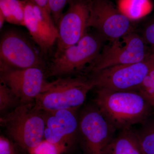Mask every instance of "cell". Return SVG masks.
<instances>
[{
  "label": "cell",
  "mask_w": 154,
  "mask_h": 154,
  "mask_svg": "<svg viewBox=\"0 0 154 154\" xmlns=\"http://www.w3.org/2000/svg\"><path fill=\"white\" fill-rule=\"evenodd\" d=\"M95 105L116 130L130 129L148 116L150 105L137 91L99 88Z\"/></svg>",
  "instance_id": "1"
},
{
  "label": "cell",
  "mask_w": 154,
  "mask_h": 154,
  "mask_svg": "<svg viewBox=\"0 0 154 154\" xmlns=\"http://www.w3.org/2000/svg\"><path fill=\"white\" fill-rule=\"evenodd\" d=\"M94 87L91 80L84 77L58 79L50 82L47 90L36 97L33 109L47 112L75 111L84 103L88 92Z\"/></svg>",
  "instance_id": "2"
},
{
  "label": "cell",
  "mask_w": 154,
  "mask_h": 154,
  "mask_svg": "<svg viewBox=\"0 0 154 154\" xmlns=\"http://www.w3.org/2000/svg\"><path fill=\"white\" fill-rule=\"evenodd\" d=\"M34 105L30 103L19 105L0 120L11 138L28 152L44 138V118L41 111L33 109Z\"/></svg>",
  "instance_id": "3"
},
{
  "label": "cell",
  "mask_w": 154,
  "mask_h": 154,
  "mask_svg": "<svg viewBox=\"0 0 154 154\" xmlns=\"http://www.w3.org/2000/svg\"><path fill=\"white\" fill-rule=\"evenodd\" d=\"M104 39L97 34L86 33L75 44L56 53L48 75L63 76L86 69L102 49Z\"/></svg>",
  "instance_id": "4"
},
{
  "label": "cell",
  "mask_w": 154,
  "mask_h": 154,
  "mask_svg": "<svg viewBox=\"0 0 154 154\" xmlns=\"http://www.w3.org/2000/svg\"><path fill=\"white\" fill-rule=\"evenodd\" d=\"M152 53L144 38L132 32L104 46L86 72L93 74L110 67L140 62Z\"/></svg>",
  "instance_id": "5"
},
{
  "label": "cell",
  "mask_w": 154,
  "mask_h": 154,
  "mask_svg": "<svg viewBox=\"0 0 154 154\" xmlns=\"http://www.w3.org/2000/svg\"><path fill=\"white\" fill-rule=\"evenodd\" d=\"M152 54L140 62L110 67L92 74L89 79L98 89L137 91L153 66Z\"/></svg>",
  "instance_id": "6"
},
{
  "label": "cell",
  "mask_w": 154,
  "mask_h": 154,
  "mask_svg": "<svg viewBox=\"0 0 154 154\" xmlns=\"http://www.w3.org/2000/svg\"><path fill=\"white\" fill-rule=\"evenodd\" d=\"M88 27L96 29L104 40L113 41L134 32L131 20L109 0H90Z\"/></svg>",
  "instance_id": "7"
},
{
  "label": "cell",
  "mask_w": 154,
  "mask_h": 154,
  "mask_svg": "<svg viewBox=\"0 0 154 154\" xmlns=\"http://www.w3.org/2000/svg\"><path fill=\"white\" fill-rule=\"evenodd\" d=\"M0 79L1 82L10 88L22 104L31 103L47 90L50 84L45 80L41 68H16L1 62Z\"/></svg>",
  "instance_id": "8"
},
{
  "label": "cell",
  "mask_w": 154,
  "mask_h": 154,
  "mask_svg": "<svg viewBox=\"0 0 154 154\" xmlns=\"http://www.w3.org/2000/svg\"><path fill=\"white\" fill-rule=\"evenodd\" d=\"M116 131L96 105L87 108L81 115L79 126L85 153L103 154Z\"/></svg>",
  "instance_id": "9"
},
{
  "label": "cell",
  "mask_w": 154,
  "mask_h": 154,
  "mask_svg": "<svg viewBox=\"0 0 154 154\" xmlns=\"http://www.w3.org/2000/svg\"><path fill=\"white\" fill-rule=\"evenodd\" d=\"M90 0H71L58 23L56 52L77 43L86 34L90 17Z\"/></svg>",
  "instance_id": "10"
},
{
  "label": "cell",
  "mask_w": 154,
  "mask_h": 154,
  "mask_svg": "<svg viewBox=\"0 0 154 154\" xmlns=\"http://www.w3.org/2000/svg\"><path fill=\"white\" fill-rule=\"evenodd\" d=\"M0 59L13 67L42 68L41 57L32 45L24 36L15 31L3 34L0 44Z\"/></svg>",
  "instance_id": "11"
},
{
  "label": "cell",
  "mask_w": 154,
  "mask_h": 154,
  "mask_svg": "<svg viewBox=\"0 0 154 154\" xmlns=\"http://www.w3.org/2000/svg\"><path fill=\"white\" fill-rule=\"evenodd\" d=\"M24 26L42 51L47 52L57 41L58 31L51 14L32 0H25Z\"/></svg>",
  "instance_id": "12"
},
{
  "label": "cell",
  "mask_w": 154,
  "mask_h": 154,
  "mask_svg": "<svg viewBox=\"0 0 154 154\" xmlns=\"http://www.w3.org/2000/svg\"><path fill=\"white\" fill-rule=\"evenodd\" d=\"M75 111L70 110L44 111L46 113L42 115L45 122V140L63 147L67 151L71 148L79 134V122Z\"/></svg>",
  "instance_id": "13"
},
{
  "label": "cell",
  "mask_w": 154,
  "mask_h": 154,
  "mask_svg": "<svg viewBox=\"0 0 154 154\" xmlns=\"http://www.w3.org/2000/svg\"><path fill=\"white\" fill-rule=\"evenodd\" d=\"M103 154H144L137 134L132 129L120 131L106 147Z\"/></svg>",
  "instance_id": "14"
},
{
  "label": "cell",
  "mask_w": 154,
  "mask_h": 154,
  "mask_svg": "<svg viewBox=\"0 0 154 154\" xmlns=\"http://www.w3.org/2000/svg\"><path fill=\"white\" fill-rule=\"evenodd\" d=\"M0 13L9 23L24 26V1L0 0Z\"/></svg>",
  "instance_id": "15"
},
{
  "label": "cell",
  "mask_w": 154,
  "mask_h": 154,
  "mask_svg": "<svg viewBox=\"0 0 154 154\" xmlns=\"http://www.w3.org/2000/svg\"><path fill=\"white\" fill-rule=\"evenodd\" d=\"M119 9L131 20L143 17L149 11V0H120Z\"/></svg>",
  "instance_id": "16"
},
{
  "label": "cell",
  "mask_w": 154,
  "mask_h": 154,
  "mask_svg": "<svg viewBox=\"0 0 154 154\" xmlns=\"http://www.w3.org/2000/svg\"><path fill=\"white\" fill-rule=\"evenodd\" d=\"M144 154H154V123L136 132Z\"/></svg>",
  "instance_id": "17"
},
{
  "label": "cell",
  "mask_w": 154,
  "mask_h": 154,
  "mask_svg": "<svg viewBox=\"0 0 154 154\" xmlns=\"http://www.w3.org/2000/svg\"><path fill=\"white\" fill-rule=\"evenodd\" d=\"M151 106H154V66L151 69L148 75L137 90Z\"/></svg>",
  "instance_id": "18"
},
{
  "label": "cell",
  "mask_w": 154,
  "mask_h": 154,
  "mask_svg": "<svg viewBox=\"0 0 154 154\" xmlns=\"http://www.w3.org/2000/svg\"><path fill=\"white\" fill-rule=\"evenodd\" d=\"M21 103L20 100L14 95L6 85L0 84V110L1 112Z\"/></svg>",
  "instance_id": "19"
},
{
  "label": "cell",
  "mask_w": 154,
  "mask_h": 154,
  "mask_svg": "<svg viewBox=\"0 0 154 154\" xmlns=\"http://www.w3.org/2000/svg\"><path fill=\"white\" fill-rule=\"evenodd\" d=\"M66 151L67 150L63 147L43 140L37 146L28 152L30 154H61Z\"/></svg>",
  "instance_id": "20"
},
{
  "label": "cell",
  "mask_w": 154,
  "mask_h": 154,
  "mask_svg": "<svg viewBox=\"0 0 154 154\" xmlns=\"http://www.w3.org/2000/svg\"><path fill=\"white\" fill-rule=\"evenodd\" d=\"M50 11L56 25L63 14V9L71 0H48Z\"/></svg>",
  "instance_id": "21"
},
{
  "label": "cell",
  "mask_w": 154,
  "mask_h": 154,
  "mask_svg": "<svg viewBox=\"0 0 154 154\" xmlns=\"http://www.w3.org/2000/svg\"><path fill=\"white\" fill-rule=\"evenodd\" d=\"M144 39L152 47V52L154 54V20L146 28L144 33Z\"/></svg>",
  "instance_id": "22"
},
{
  "label": "cell",
  "mask_w": 154,
  "mask_h": 154,
  "mask_svg": "<svg viewBox=\"0 0 154 154\" xmlns=\"http://www.w3.org/2000/svg\"><path fill=\"white\" fill-rule=\"evenodd\" d=\"M0 154H15L14 146L7 138L0 137Z\"/></svg>",
  "instance_id": "23"
},
{
  "label": "cell",
  "mask_w": 154,
  "mask_h": 154,
  "mask_svg": "<svg viewBox=\"0 0 154 154\" xmlns=\"http://www.w3.org/2000/svg\"><path fill=\"white\" fill-rule=\"evenodd\" d=\"M32 1L42 8L44 9L51 14L48 0H32Z\"/></svg>",
  "instance_id": "24"
},
{
  "label": "cell",
  "mask_w": 154,
  "mask_h": 154,
  "mask_svg": "<svg viewBox=\"0 0 154 154\" xmlns=\"http://www.w3.org/2000/svg\"><path fill=\"white\" fill-rule=\"evenodd\" d=\"M5 21V19L4 16L0 13V28H1V29L2 28L4 22Z\"/></svg>",
  "instance_id": "25"
},
{
  "label": "cell",
  "mask_w": 154,
  "mask_h": 154,
  "mask_svg": "<svg viewBox=\"0 0 154 154\" xmlns=\"http://www.w3.org/2000/svg\"><path fill=\"white\" fill-rule=\"evenodd\" d=\"M151 60L152 63L153 65L154 66V54H152L151 55Z\"/></svg>",
  "instance_id": "26"
}]
</instances>
